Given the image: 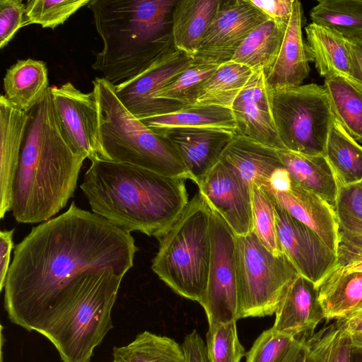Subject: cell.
<instances>
[{
	"mask_svg": "<svg viewBox=\"0 0 362 362\" xmlns=\"http://www.w3.org/2000/svg\"><path fill=\"white\" fill-rule=\"evenodd\" d=\"M137 250L130 233L72 202L15 247L4 287L9 320L38 332L76 276L103 269L124 276Z\"/></svg>",
	"mask_w": 362,
	"mask_h": 362,
	"instance_id": "cell-1",
	"label": "cell"
},
{
	"mask_svg": "<svg viewBox=\"0 0 362 362\" xmlns=\"http://www.w3.org/2000/svg\"><path fill=\"white\" fill-rule=\"evenodd\" d=\"M28 115L11 212L19 223H37L52 218L66 206L86 158L72 149L61 131L50 87Z\"/></svg>",
	"mask_w": 362,
	"mask_h": 362,
	"instance_id": "cell-2",
	"label": "cell"
},
{
	"mask_svg": "<svg viewBox=\"0 0 362 362\" xmlns=\"http://www.w3.org/2000/svg\"><path fill=\"white\" fill-rule=\"evenodd\" d=\"M185 180L98 158L80 186L92 212L121 229L158 239L189 199Z\"/></svg>",
	"mask_w": 362,
	"mask_h": 362,
	"instance_id": "cell-3",
	"label": "cell"
},
{
	"mask_svg": "<svg viewBox=\"0 0 362 362\" xmlns=\"http://www.w3.org/2000/svg\"><path fill=\"white\" fill-rule=\"evenodd\" d=\"M177 0H90L103 48L93 69L116 86L176 49L172 15Z\"/></svg>",
	"mask_w": 362,
	"mask_h": 362,
	"instance_id": "cell-4",
	"label": "cell"
},
{
	"mask_svg": "<svg viewBox=\"0 0 362 362\" xmlns=\"http://www.w3.org/2000/svg\"><path fill=\"white\" fill-rule=\"evenodd\" d=\"M123 277L110 269L89 271L64 290L38 332L63 362H90L93 350L113 327L111 311Z\"/></svg>",
	"mask_w": 362,
	"mask_h": 362,
	"instance_id": "cell-5",
	"label": "cell"
},
{
	"mask_svg": "<svg viewBox=\"0 0 362 362\" xmlns=\"http://www.w3.org/2000/svg\"><path fill=\"white\" fill-rule=\"evenodd\" d=\"M103 160L132 165L170 177L189 179L179 153L164 136L147 127L121 103L115 86L93 81Z\"/></svg>",
	"mask_w": 362,
	"mask_h": 362,
	"instance_id": "cell-6",
	"label": "cell"
},
{
	"mask_svg": "<svg viewBox=\"0 0 362 362\" xmlns=\"http://www.w3.org/2000/svg\"><path fill=\"white\" fill-rule=\"evenodd\" d=\"M211 210L202 194L189 201L158 239L151 269L180 296L199 302L206 288L211 251Z\"/></svg>",
	"mask_w": 362,
	"mask_h": 362,
	"instance_id": "cell-7",
	"label": "cell"
},
{
	"mask_svg": "<svg viewBox=\"0 0 362 362\" xmlns=\"http://www.w3.org/2000/svg\"><path fill=\"white\" fill-rule=\"evenodd\" d=\"M238 320L274 314L299 274L284 253L274 255L254 232L236 236Z\"/></svg>",
	"mask_w": 362,
	"mask_h": 362,
	"instance_id": "cell-8",
	"label": "cell"
},
{
	"mask_svg": "<svg viewBox=\"0 0 362 362\" xmlns=\"http://www.w3.org/2000/svg\"><path fill=\"white\" fill-rule=\"evenodd\" d=\"M272 108L285 149L325 156L334 117L323 86L310 83L272 91Z\"/></svg>",
	"mask_w": 362,
	"mask_h": 362,
	"instance_id": "cell-9",
	"label": "cell"
},
{
	"mask_svg": "<svg viewBox=\"0 0 362 362\" xmlns=\"http://www.w3.org/2000/svg\"><path fill=\"white\" fill-rule=\"evenodd\" d=\"M211 208V251L206 288L199 300L209 326L238 320L236 236L221 216Z\"/></svg>",
	"mask_w": 362,
	"mask_h": 362,
	"instance_id": "cell-10",
	"label": "cell"
},
{
	"mask_svg": "<svg viewBox=\"0 0 362 362\" xmlns=\"http://www.w3.org/2000/svg\"><path fill=\"white\" fill-rule=\"evenodd\" d=\"M192 59L175 49L156 61L134 78L115 86L121 103L139 119L169 114L188 105L165 100L155 95L173 78L185 70Z\"/></svg>",
	"mask_w": 362,
	"mask_h": 362,
	"instance_id": "cell-11",
	"label": "cell"
},
{
	"mask_svg": "<svg viewBox=\"0 0 362 362\" xmlns=\"http://www.w3.org/2000/svg\"><path fill=\"white\" fill-rule=\"evenodd\" d=\"M50 89L55 115L68 144L90 161L102 159L98 109L93 92L83 93L71 82Z\"/></svg>",
	"mask_w": 362,
	"mask_h": 362,
	"instance_id": "cell-12",
	"label": "cell"
},
{
	"mask_svg": "<svg viewBox=\"0 0 362 362\" xmlns=\"http://www.w3.org/2000/svg\"><path fill=\"white\" fill-rule=\"evenodd\" d=\"M267 20L250 0H221L192 60L218 65L230 62L251 31Z\"/></svg>",
	"mask_w": 362,
	"mask_h": 362,
	"instance_id": "cell-13",
	"label": "cell"
},
{
	"mask_svg": "<svg viewBox=\"0 0 362 362\" xmlns=\"http://www.w3.org/2000/svg\"><path fill=\"white\" fill-rule=\"evenodd\" d=\"M274 206L276 230L282 252L300 275L319 287L337 265L336 252L315 232L289 215L275 199Z\"/></svg>",
	"mask_w": 362,
	"mask_h": 362,
	"instance_id": "cell-14",
	"label": "cell"
},
{
	"mask_svg": "<svg viewBox=\"0 0 362 362\" xmlns=\"http://www.w3.org/2000/svg\"><path fill=\"white\" fill-rule=\"evenodd\" d=\"M197 186L237 235L252 231V188L230 168L219 160Z\"/></svg>",
	"mask_w": 362,
	"mask_h": 362,
	"instance_id": "cell-15",
	"label": "cell"
},
{
	"mask_svg": "<svg viewBox=\"0 0 362 362\" xmlns=\"http://www.w3.org/2000/svg\"><path fill=\"white\" fill-rule=\"evenodd\" d=\"M235 134L274 149H285L272 108V90L263 70L254 71L231 108Z\"/></svg>",
	"mask_w": 362,
	"mask_h": 362,
	"instance_id": "cell-16",
	"label": "cell"
},
{
	"mask_svg": "<svg viewBox=\"0 0 362 362\" xmlns=\"http://www.w3.org/2000/svg\"><path fill=\"white\" fill-rule=\"evenodd\" d=\"M156 133L174 146L188 172L189 179L199 185L219 162L235 136L231 131L213 128H169Z\"/></svg>",
	"mask_w": 362,
	"mask_h": 362,
	"instance_id": "cell-17",
	"label": "cell"
},
{
	"mask_svg": "<svg viewBox=\"0 0 362 362\" xmlns=\"http://www.w3.org/2000/svg\"><path fill=\"white\" fill-rule=\"evenodd\" d=\"M267 191L289 215L315 232L337 254L339 230L332 206L317 194L300 185L291 176L281 189Z\"/></svg>",
	"mask_w": 362,
	"mask_h": 362,
	"instance_id": "cell-18",
	"label": "cell"
},
{
	"mask_svg": "<svg viewBox=\"0 0 362 362\" xmlns=\"http://www.w3.org/2000/svg\"><path fill=\"white\" fill-rule=\"evenodd\" d=\"M28 115L0 97V218L11 211L13 187L23 146Z\"/></svg>",
	"mask_w": 362,
	"mask_h": 362,
	"instance_id": "cell-19",
	"label": "cell"
},
{
	"mask_svg": "<svg viewBox=\"0 0 362 362\" xmlns=\"http://www.w3.org/2000/svg\"><path fill=\"white\" fill-rule=\"evenodd\" d=\"M275 316L272 327L281 334L296 337L301 333H313L325 319L318 287L298 274L288 286Z\"/></svg>",
	"mask_w": 362,
	"mask_h": 362,
	"instance_id": "cell-20",
	"label": "cell"
},
{
	"mask_svg": "<svg viewBox=\"0 0 362 362\" xmlns=\"http://www.w3.org/2000/svg\"><path fill=\"white\" fill-rule=\"evenodd\" d=\"M302 17L301 3L293 0L292 13L279 55L273 68L266 75L272 91L300 86L310 73V59L303 39Z\"/></svg>",
	"mask_w": 362,
	"mask_h": 362,
	"instance_id": "cell-21",
	"label": "cell"
},
{
	"mask_svg": "<svg viewBox=\"0 0 362 362\" xmlns=\"http://www.w3.org/2000/svg\"><path fill=\"white\" fill-rule=\"evenodd\" d=\"M305 30L310 61L314 62L321 76H339L359 83L350 40L334 30L313 23Z\"/></svg>",
	"mask_w": 362,
	"mask_h": 362,
	"instance_id": "cell-22",
	"label": "cell"
},
{
	"mask_svg": "<svg viewBox=\"0 0 362 362\" xmlns=\"http://www.w3.org/2000/svg\"><path fill=\"white\" fill-rule=\"evenodd\" d=\"M220 160L251 188L253 185L264 187L272 174L284 167L277 149L238 135L227 145Z\"/></svg>",
	"mask_w": 362,
	"mask_h": 362,
	"instance_id": "cell-23",
	"label": "cell"
},
{
	"mask_svg": "<svg viewBox=\"0 0 362 362\" xmlns=\"http://www.w3.org/2000/svg\"><path fill=\"white\" fill-rule=\"evenodd\" d=\"M333 208L339 230L337 266L362 261V182L339 186Z\"/></svg>",
	"mask_w": 362,
	"mask_h": 362,
	"instance_id": "cell-24",
	"label": "cell"
},
{
	"mask_svg": "<svg viewBox=\"0 0 362 362\" xmlns=\"http://www.w3.org/2000/svg\"><path fill=\"white\" fill-rule=\"evenodd\" d=\"M221 0H181L172 15L175 48L192 57L211 25Z\"/></svg>",
	"mask_w": 362,
	"mask_h": 362,
	"instance_id": "cell-25",
	"label": "cell"
},
{
	"mask_svg": "<svg viewBox=\"0 0 362 362\" xmlns=\"http://www.w3.org/2000/svg\"><path fill=\"white\" fill-rule=\"evenodd\" d=\"M3 83L5 97L28 113L49 88L46 64L33 59L18 60L6 70Z\"/></svg>",
	"mask_w": 362,
	"mask_h": 362,
	"instance_id": "cell-26",
	"label": "cell"
},
{
	"mask_svg": "<svg viewBox=\"0 0 362 362\" xmlns=\"http://www.w3.org/2000/svg\"><path fill=\"white\" fill-rule=\"evenodd\" d=\"M277 152L284 168L297 183L334 207L339 185L325 156H308L286 149Z\"/></svg>",
	"mask_w": 362,
	"mask_h": 362,
	"instance_id": "cell-27",
	"label": "cell"
},
{
	"mask_svg": "<svg viewBox=\"0 0 362 362\" xmlns=\"http://www.w3.org/2000/svg\"><path fill=\"white\" fill-rule=\"evenodd\" d=\"M326 321L345 317L362 301V274L337 266L318 287Z\"/></svg>",
	"mask_w": 362,
	"mask_h": 362,
	"instance_id": "cell-28",
	"label": "cell"
},
{
	"mask_svg": "<svg viewBox=\"0 0 362 362\" xmlns=\"http://www.w3.org/2000/svg\"><path fill=\"white\" fill-rule=\"evenodd\" d=\"M286 30L267 19L251 31L230 61L253 71L263 70L267 75L276 62Z\"/></svg>",
	"mask_w": 362,
	"mask_h": 362,
	"instance_id": "cell-29",
	"label": "cell"
},
{
	"mask_svg": "<svg viewBox=\"0 0 362 362\" xmlns=\"http://www.w3.org/2000/svg\"><path fill=\"white\" fill-rule=\"evenodd\" d=\"M140 120L154 132L178 127L221 129L235 133L232 110L216 105H191L169 114Z\"/></svg>",
	"mask_w": 362,
	"mask_h": 362,
	"instance_id": "cell-30",
	"label": "cell"
},
{
	"mask_svg": "<svg viewBox=\"0 0 362 362\" xmlns=\"http://www.w3.org/2000/svg\"><path fill=\"white\" fill-rule=\"evenodd\" d=\"M334 118L357 142H362V86L344 77L325 78L323 85Z\"/></svg>",
	"mask_w": 362,
	"mask_h": 362,
	"instance_id": "cell-31",
	"label": "cell"
},
{
	"mask_svg": "<svg viewBox=\"0 0 362 362\" xmlns=\"http://www.w3.org/2000/svg\"><path fill=\"white\" fill-rule=\"evenodd\" d=\"M252 73L247 66L231 61L220 64L200 86L193 105H216L231 110Z\"/></svg>",
	"mask_w": 362,
	"mask_h": 362,
	"instance_id": "cell-32",
	"label": "cell"
},
{
	"mask_svg": "<svg viewBox=\"0 0 362 362\" xmlns=\"http://www.w3.org/2000/svg\"><path fill=\"white\" fill-rule=\"evenodd\" d=\"M325 157L339 186L362 182V146L335 118L327 139Z\"/></svg>",
	"mask_w": 362,
	"mask_h": 362,
	"instance_id": "cell-33",
	"label": "cell"
},
{
	"mask_svg": "<svg viewBox=\"0 0 362 362\" xmlns=\"http://www.w3.org/2000/svg\"><path fill=\"white\" fill-rule=\"evenodd\" d=\"M113 362H185L182 348L174 339L148 331L129 344L113 348Z\"/></svg>",
	"mask_w": 362,
	"mask_h": 362,
	"instance_id": "cell-34",
	"label": "cell"
},
{
	"mask_svg": "<svg viewBox=\"0 0 362 362\" xmlns=\"http://www.w3.org/2000/svg\"><path fill=\"white\" fill-rule=\"evenodd\" d=\"M312 23L349 40L362 37V0H319L310 12Z\"/></svg>",
	"mask_w": 362,
	"mask_h": 362,
	"instance_id": "cell-35",
	"label": "cell"
},
{
	"mask_svg": "<svg viewBox=\"0 0 362 362\" xmlns=\"http://www.w3.org/2000/svg\"><path fill=\"white\" fill-rule=\"evenodd\" d=\"M305 343L311 362H351V335L336 322L311 334Z\"/></svg>",
	"mask_w": 362,
	"mask_h": 362,
	"instance_id": "cell-36",
	"label": "cell"
},
{
	"mask_svg": "<svg viewBox=\"0 0 362 362\" xmlns=\"http://www.w3.org/2000/svg\"><path fill=\"white\" fill-rule=\"evenodd\" d=\"M218 66L192 60L189 66L173 78L155 95L154 98L186 105H193L199 88Z\"/></svg>",
	"mask_w": 362,
	"mask_h": 362,
	"instance_id": "cell-37",
	"label": "cell"
},
{
	"mask_svg": "<svg viewBox=\"0 0 362 362\" xmlns=\"http://www.w3.org/2000/svg\"><path fill=\"white\" fill-rule=\"evenodd\" d=\"M252 231L272 253H284L276 230L274 199L270 193L257 185L252 187Z\"/></svg>",
	"mask_w": 362,
	"mask_h": 362,
	"instance_id": "cell-38",
	"label": "cell"
},
{
	"mask_svg": "<svg viewBox=\"0 0 362 362\" xmlns=\"http://www.w3.org/2000/svg\"><path fill=\"white\" fill-rule=\"evenodd\" d=\"M89 2L90 0H28L25 3V25L37 24L54 29Z\"/></svg>",
	"mask_w": 362,
	"mask_h": 362,
	"instance_id": "cell-39",
	"label": "cell"
},
{
	"mask_svg": "<svg viewBox=\"0 0 362 362\" xmlns=\"http://www.w3.org/2000/svg\"><path fill=\"white\" fill-rule=\"evenodd\" d=\"M206 339L209 362H240L246 354L238 337L236 321L209 326Z\"/></svg>",
	"mask_w": 362,
	"mask_h": 362,
	"instance_id": "cell-40",
	"label": "cell"
},
{
	"mask_svg": "<svg viewBox=\"0 0 362 362\" xmlns=\"http://www.w3.org/2000/svg\"><path fill=\"white\" fill-rule=\"evenodd\" d=\"M296 337L281 334L272 327L264 331L245 354V362H281Z\"/></svg>",
	"mask_w": 362,
	"mask_h": 362,
	"instance_id": "cell-41",
	"label": "cell"
},
{
	"mask_svg": "<svg viewBox=\"0 0 362 362\" xmlns=\"http://www.w3.org/2000/svg\"><path fill=\"white\" fill-rule=\"evenodd\" d=\"M25 4L21 0H0V48L3 49L25 25Z\"/></svg>",
	"mask_w": 362,
	"mask_h": 362,
	"instance_id": "cell-42",
	"label": "cell"
},
{
	"mask_svg": "<svg viewBox=\"0 0 362 362\" xmlns=\"http://www.w3.org/2000/svg\"><path fill=\"white\" fill-rule=\"evenodd\" d=\"M266 17L279 26L286 28L290 20L293 0H250Z\"/></svg>",
	"mask_w": 362,
	"mask_h": 362,
	"instance_id": "cell-43",
	"label": "cell"
},
{
	"mask_svg": "<svg viewBox=\"0 0 362 362\" xmlns=\"http://www.w3.org/2000/svg\"><path fill=\"white\" fill-rule=\"evenodd\" d=\"M182 348L185 362H209L206 344L197 330L185 337Z\"/></svg>",
	"mask_w": 362,
	"mask_h": 362,
	"instance_id": "cell-44",
	"label": "cell"
},
{
	"mask_svg": "<svg viewBox=\"0 0 362 362\" xmlns=\"http://www.w3.org/2000/svg\"><path fill=\"white\" fill-rule=\"evenodd\" d=\"M14 229L0 232V291L4 287L5 280L10 267L11 252L13 247Z\"/></svg>",
	"mask_w": 362,
	"mask_h": 362,
	"instance_id": "cell-45",
	"label": "cell"
},
{
	"mask_svg": "<svg viewBox=\"0 0 362 362\" xmlns=\"http://www.w3.org/2000/svg\"><path fill=\"white\" fill-rule=\"evenodd\" d=\"M337 324L350 334L362 331V301L345 317L337 320Z\"/></svg>",
	"mask_w": 362,
	"mask_h": 362,
	"instance_id": "cell-46",
	"label": "cell"
},
{
	"mask_svg": "<svg viewBox=\"0 0 362 362\" xmlns=\"http://www.w3.org/2000/svg\"><path fill=\"white\" fill-rule=\"evenodd\" d=\"M308 349L305 334L297 339L291 346L281 362H307Z\"/></svg>",
	"mask_w": 362,
	"mask_h": 362,
	"instance_id": "cell-47",
	"label": "cell"
},
{
	"mask_svg": "<svg viewBox=\"0 0 362 362\" xmlns=\"http://www.w3.org/2000/svg\"><path fill=\"white\" fill-rule=\"evenodd\" d=\"M351 41V50L354 57L356 78L358 83L362 85V37Z\"/></svg>",
	"mask_w": 362,
	"mask_h": 362,
	"instance_id": "cell-48",
	"label": "cell"
},
{
	"mask_svg": "<svg viewBox=\"0 0 362 362\" xmlns=\"http://www.w3.org/2000/svg\"><path fill=\"white\" fill-rule=\"evenodd\" d=\"M351 362H362V348L352 346Z\"/></svg>",
	"mask_w": 362,
	"mask_h": 362,
	"instance_id": "cell-49",
	"label": "cell"
},
{
	"mask_svg": "<svg viewBox=\"0 0 362 362\" xmlns=\"http://www.w3.org/2000/svg\"><path fill=\"white\" fill-rule=\"evenodd\" d=\"M344 268L349 272H357L362 274V261L344 267Z\"/></svg>",
	"mask_w": 362,
	"mask_h": 362,
	"instance_id": "cell-50",
	"label": "cell"
},
{
	"mask_svg": "<svg viewBox=\"0 0 362 362\" xmlns=\"http://www.w3.org/2000/svg\"><path fill=\"white\" fill-rule=\"evenodd\" d=\"M350 335L351 337L352 346L362 348V331Z\"/></svg>",
	"mask_w": 362,
	"mask_h": 362,
	"instance_id": "cell-51",
	"label": "cell"
},
{
	"mask_svg": "<svg viewBox=\"0 0 362 362\" xmlns=\"http://www.w3.org/2000/svg\"><path fill=\"white\" fill-rule=\"evenodd\" d=\"M307 362H311L310 359L309 358L308 356V358H307Z\"/></svg>",
	"mask_w": 362,
	"mask_h": 362,
	"instance_id": "cell-52",
	"label": "cell"
}]
</instances>
